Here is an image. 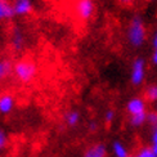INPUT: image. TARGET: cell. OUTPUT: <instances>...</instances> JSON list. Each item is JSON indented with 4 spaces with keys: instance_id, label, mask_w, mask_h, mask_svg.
<instances>
[{
    "instance_id": "6da1fadb",
    "label": "cell",
    "mask_w": 157,
    "mask_h": 157,
    "mask_svg": "<svg viewBox=\"0 0 157 157\" xmlns=\"http://www.w3.org/2000/svg\"><path fill=\"white\" fill-rule=\"evenodd\" d=\"M126 39H128V43L130 44V47H133L135 49L142 48L144 45L147 39V31H146V26L142 17L134 16L130 19V23L128 26V31H126Z\"/></svg>"
},
{
    "instance_id": "7a4b0ae2",
    "label": "cell",
    "mask_w": 157,
    "mask_h": 157,
    "mask_svg": "<svg viewBox=\"0 0 157 157\" xmlns=\"http://www.w3.org/2000/svg\"><path fill=\"white\" fill-rule=\"evenodd\" d=\"M12 75L19 82L30 84L37 76V64L31 59H19L13 63Z\"/></svg>"
},
{
    "instance_id": "3957f363",
    "label": "cell",
    "mask_w": 157,
    "mask_h": 157,
    "mask_svg": "<svg viewBox=\"0 0 157 157\" xmlns=\"http://www.w3.org/2000/svg\"><path fill=\"white\" fill-rule=\"evenodd\" d=\"M74 12L78 21L88 22L93 18L95 13V2L94 0H75Z\"/></svg>"
},
{
    "instance_id": "277c9868",
    "label": "cell",
    "mask_w": 157,
    "mask_h": 157,
    "mask_svg": "<svg viewBox=\"0 0 157 157\" xmlns=\"http://www.w3.org/2000/svg\"><path fill=\"white\" fill-rule=\"evenodd\" d=\"M146 72H147V63L142 57L135 58L132 70H130V82L134 86H140L146 80Z\"/></svg>"
},
{
    "instance_id": "5b68a950",
    "label": "cell",
    "mask_w": 157,
    "mask_h": 157,
    "mask_svg": "<svg viewBox=\"0 0 157 157\" xmlns=\"http://www.w3.org/2000/svg\"><path fill=\"white\" fill-rule=\"evenodd\" d=\"M25 44H26V37L22 29L19 26H13L10 35H9V45L10 49L14 53H21L25 49Z\"/></svg>"
},
{
    "instance_id": "8992f818",
    "label": "cell",
    "mask_w": 157,
    "mask_h": 157,
    "mask_svg": "<svg viewBox=\"0 0 157 157\" xmlns=\"http://www.w3.org/2000/svg\"><path fill=\"white\" fill-rule=\"evenodd\" d=\"M126 111L129 116H135L147 112V101L142 97H134L126 103Z\"/></svg>"
},
{
    "instance_id": "52a82bcc",
    "label": "cell",
    "mask_w": 157,
    "mask_h": 157,
    "mask_svg": "<svg viewBox=\"0 0 157 157\" xmlns=\"http://www.w3.org/2000/svg\"><path fill=\"white\" fill-rule=\"evenodd\" d=\"M14 17H26L34 12V2L32 0H13L12 2Z\"/></svg>"
},
{
    "instance_id": "ba28073f",
    "label": "cell",
    "mask_w": 157,
    "mask_h": 157,
    "mask_svg": "<svg viewBox=\"0 0 157 157\" xmlns=\"http://www.w3.org/2000/svg\"><path fill=\"white\" fill-rule=\"evenodd\" d=\"M16 108V98L10 93H2L0 94V115L8 116Z\"/></svg>"
},
{
    "instance_id": "9c48e42d",
    "label": "cell",
    "mask_w": 157,
    "mask_h": 157,
    "mask_svg": "<svg viewBox=\"0 0 157 157\" xmlns=\"http://www.w3.org/2000/svg\"><path fill=\"white\" fill-rule=\"evenodd\" d=\"M14 18V12L10 0H0V23Z\"/></svg>"
},
{
    "instance_id": "30bf717a",
    "label": "cell",
    "mask_w": 157,
    "mask_h": 157,
    "mask_svg": "<svg viewBox=\"0 0 157 157\" xmlns=\"http://www.w3.org/2000/svg\"><path fill=\"white\" fill-rule=\"evenodd\" d=\"M82 157H107V147L103 143H95L84 152Z\"/></svg>"
},
{
    "instance_id": "8fae6325",
    "label": "cell",
    "mask_w": 157,
    "mask_h": 157,
    "mask_svg": "<svg viewBox=\"0 0 157 157\" xmlns=\"http://www.w3.org/2000/svg\"><path fill=\"white\" fill-rule=\"evenodd\" d=\"M80 120H81V115L77 109H68L67 112H64V115H63V122H64V125L68 128L77 126Z\"/></svg>"
},
{
    "instance_id": "7c38bea8",
    "label": "cell",
    "mask_w": 157,
    "mask_h": 157,
    "mask_svg": "<svg viewBox=\"0 0 157 157\" xmlns=\"http://www.w3.org/2000/svg\"><path fill=\"white\" fill-rule=\"evenodd\" d=\"M13 63L14 62H13L10 58H6V57L0 58V81H3L4 78L12 75Z\"/></svg>"
},
{
    "instance_id": "4fadbf2b",
    "label": "cell",
    "mask_w": 157,
    "mask_h": 157,
    "mask_svg": "<svg viewBox=\"0 0 157 157\" xmlns=\"http://www.w3.org/2000/svg\"><path fill=\"white\" fill-rule=\"evenodd\" d=\"M112 152L115 157H129L130 156L128 147L120 140H115L112 143Z\"/></svg>"
},
{
    "instance_id": "5bb4252c",
    "label": "cell",
    "mask_w": 157,
    "mask_h": 157,
    "mask_svg": "<svg viewBox=\"0 0 157 157\" xmlns=\"http://www.w3.org/2000/svg\"><path fill=\"white\" fill-rule=\"evenodd\" d=\"M147 113H140V115H135V116H130L129 117V124L133 128H142L144 124H147Z\"/></svg>"
},
{
    "instance_id": "9a60e30c",
    "label": "cell",
    "mask_w": 157,
    "mask_h": 157,
    "mask_svg": "<svg viewBox=\"0 0 157 157\" xmlns=\"http://www.w3.org/2000/svg\"><path fill=\"white\" fill-rule=\"evenodd\" d=\"M144 99L157 103V84L148 85L146 91H144Z\"/></svg>"
},
{
    "instance_id": "2e32d148",
    "label": "cell",
    "mask_w": 157,
    "mask_h": 157,
    "mask_svg": "<svg viewBox=\"0 0 157 157\" xmlns=\"http://www.w3.org/2000/svg\"><path fill=\"white\" fill-rule=\"evenodd\" d=\"M135 157H157L152 147H142L138 152H136Z\"/></svg>"
},
{
    "instance_id": "e0dca14e",
    "label": "cell",
    "mask_w": 157,
    "mask_h": 157,
    "mask_svg": "<svg viewBox=\"0 0 157 157\" xmlns=\"http://www.w3.org/2000/svg\"><path fill=\"white\" fill-rule=\"evenodd\" d=\"M147 124L152 129L157 128V112L156 111H151V112L147 113Z\"/></svg>"
},
{
    "instance_id": "ac0fdd59",
    "label": "cell",
    "mask_w": 157,
    "mask_h": 157,
    "mask_svg": "<svg viewBox=\"0 0 157 157\" xmlns=\"http://www.w3.org/2000/svg\"><path fill=\"white\" fill-rule=\"evenodd\" d=\"M8 134H6L5 130L0 129V152L4 151V149L6 148V146H8Z\"/></svg>"
},
{
    "instance_id": "d6986e66",
    "label": "cell",
    "mask_w": 157,
    "mask_h": 157,
    "mask_svg": "<svg viewBox=\"0 0 157 157\" xmlns=\"http://www.w3.org/2000/svg\"><path fill=\"white\" fill-rule=\"evenodd\" d=\"M116 119V112H115V109L112 108H108L106 112H104V121H106L107 124H112Z\"/></svg>"
},
{
    "instance_id": "ffe728a7",
    "label": "cell",
    "mask_w": 157,
    "mask_h": 157,
    "mask_svg": "<svg viewBox=\"0 0 157 157\" xmlns=\"http://www.w3.org/2000/svg\"><path fill=\"white\" fill-rule=\"evenodd\" d=\"M156 144H157V128H153L151 133V146H156Z\"/></svg>"
},
{
    "instance_id": "44dd1931",
    "label": "cell",
    "mask_w": 157,
    "mask_h": 157,
    "mask_svg": "<svg viewBox=\"0 0 157 157\" xmlns=\"http://www.w3.org/2000/svg\"><path fill=\"white\" fill-rule=\"evenodd\" d=\"M152 63L155 66H157V48H153V53H152Z\"/></svg>"
},
{
    "instance_id": "7402d4cb",
    "label": "cell",
    "mask_w": 157,
    "mask_h": 157,
    "mask_svg": "<svg viewBox=\"0 0 157 157\" xmlns=\"http://www.w3.org/2000/svg\"><path fill=\"white\" fill-rule=\"evenodd\" d=\"M89 129L91 130V132H95L97 130V122L95 121H90L89 122Z\"/></svg>"
},
{
    "instance_id": "603a6c76",
    "label": "cell",
    "mask_w": 157,
    "mask_h": 157,
    "mask_svg": "<svg viewBox=\"0 0 157 157\" xmlns=\"http://www.w3.org/2000/svg\"><path fill=\"white\" fill-rule=\"evenodd\" d=\"M152 47L153 48H157V31L155 32V35L152 37Z\"/></svg>"
},
{
    "instance_id": "cb8c5ba5",
    "label": "cell",
    "mask_w": 157,
    "mask_h": 157,
    "mask_svg": "<svg viewBox=\"0 0 157 157\" xmlns=\"http://www.w3.org/2000/svg\"><path fill=\"white\" fill-rule=\"evenodd\" d=\"M119 2H121L122 4H130L132 2H134V0H119Z\"/></svg>"
},
{
    "instance_id": "d4e9b609",
    "label": "cell",
    "mask_w": 157,
    "mask_h": 157,
    "mask_svg": "<svg viewBox=\"0 0 157 157\" xmlns=\"http://www.w3.org/2000/svg\"><path fill=\"white\" fill-rule=\"evenodd\" d=\"M151 147H152V149L155 151V153L157 155V144H156V146H151Z\"/></svg>"
},
{
    "instance_id": "484cf974",
    "label": "cell",
    "mask_w": 157,
    "mask_h": 157,
    "mask_svg": "<svg viewBox=\"0 0 157 157\" xmlns=\"http://www.w3.org/2000/svg\"><path fill=\"white\" fill-rule=\"evenodd\" d=\"M155 111H156V112H157V103H156V108H155Z\"/></svg>"
},
{
    "instance_id": "4316f807",
    "label": "cell",
    "mask_w": 157,
    "mask_h": 157,
    "mask_svg": "<svg viewBox=\"0 0 157 157\" xmlns=\"http://www.w3.org/2000/svg\"><path fill=\"white\" fill-rule=\"evenodd\" d=\"M149 2H157V0H149Z\"/></svg>"
},
{
    "instance_id": "83f0119b",
    "label": "cell",
    "mask_w": 157,
    "mask_h": 157,
    "mask_svg": "<svg viewBox=\"0 0 157 157\" xmlns=\"http://www.w3.org/2000/svg\"><path fill=\"white\" fill-rule=\"evenodd\" d=\"M129 157H135V156H129Z\"/></svg>"
}]
</instances>
